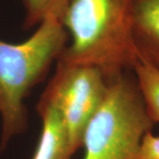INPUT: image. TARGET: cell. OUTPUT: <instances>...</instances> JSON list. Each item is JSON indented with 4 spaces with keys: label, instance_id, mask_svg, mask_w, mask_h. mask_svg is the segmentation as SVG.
<instances>
[{
    "label": "cell",
    "instance_id": "cell-3",
    "mask_svg": "<svg viewBox=\"0 0 159 159\" xmlns=\"http://www.w3.org/2000/svg\"><path fill=\"white\" fill-rule=\"evenodd\" d=\"M150 119L134 75L128 72L110 82L106 95L88 124L83 159H136Z\"/></svg>",
    "mask_w": 159,
    "mask_h": 159
},
{
    "label": "cell",
    "instance_id": "cell-5",
    "mask_svg": "<svg viewBox=\"0 0 159 159\" xmlns=\"http://www.w3.org/2000/svg\"><path fill=\"white\" fill-rule=\"evenodd\" d=\"M132 38L137 60L159 70V0H134Z\"/></svg>",
    "mask_w": 159,
    "mask_h": 159
},
{
    "label": "cell",
    "instance_id": "cell-2",
    "mask_svg": "<svg viewBox=\"0 0 159 159\" xmlns=\"http://www.w3.org/2000/svg\"><path fill=\"white\" fill-rule=\"evenodd\" d=\"M68 34L59 19L49 17L29 39L20 43L0 40V150L28 126L24 100L45 77L68 43Z\"/></svg>",
    "mask_w": 159,
    "mask_h": 159
},
{
    "label": "cell",
    "instance_id": "cell-4",
    "mask_svg": "<svg viewBox=\"0 0 159 159\" xmlns=\"http://www.w3.org/2000/svg\"><path fill=\"white\" fill-rule=\"evenodd\" d=\"M110 82L97 67L57 60L55 73L39 102L57 110L74 154L82 147L86 127L104 99Z\"/></svg>",
    "mask_w": 159,
    "mask_h": 159
},
{
    "label": "cell",
    "instance_id": "cell-6",
    "mask_svg": "<svg viewBox=\"0 0 159 159\" xmlns=\"http://www.w3.org/2000/svg\"><path fill=\"white\" fill-rule=\"evenodd\" d=\"M42 132L32 159H70L74 155L62 118L52 106L39 102Z\"/></svg>",
    "mask_w": 159,
    "mask_h": 159
},
{
    "label": "cell",
    "instance_id": "cell-8",
    "mask_svg": "<svg viewBox=\"0 0 159 159\" xmlns=\"http://www.w3.org/2000/svg\"><path fill=\"white\" fill-rule=\"evenodd\" d=\"M25 11L23 29L38 26L49 17L61 20L71 0H20Z\"/></svg>",
    "mask_w": 159,
    "mask_h": 159
},
{
    "label": "cell",
    "instance_id": "cell-1",
    "mask_svg": "<svg viewBox=\"0 0 159 159\" xmlns=\"http://www.w3.org/2000/svg\"><path fill=\"white\" fill-rule=\"evenodd\" d=\"M134 0H71L61 22L69 42L57 60L98 68L109 82L133 70Z\"/></svg>",
    "mask_w": 159,
    "mask_h": 159
},
{
    "label": "cell",
    "instance_id": "cell-9",
    "mask_svg": "<svg viewBox=\"0 0 159 159\" xmlns=\"http://www.w3.org/2000/svg\"><path fill=\"white\" fill-rule=\"evenodd\" d=\"M136 159H159V136L147 133L142 138Z\"/></svg>",
    "mask_w": 159,
    "mask_h": 159
},
{
    "label": "cell",
    "instance_id": "cell-7",
    "mask_svg": "<svg viewBox=\"0 0 159 159\" xmlns=\"http://www.w3.org/2000/svg\"><path fill=\"white\" fill-rule=\"evenodd\" d=\"M133 71L149 118L154 124L159 123V70L137 60Z\"/></svg>",
    "mask_w": 159,
    "mask_h": 159
}]
</instances>
